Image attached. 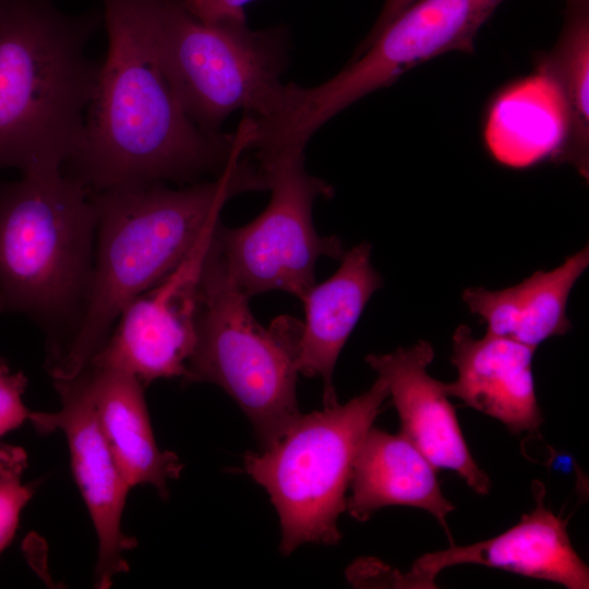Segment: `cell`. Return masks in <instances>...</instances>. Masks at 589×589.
Segmentation results:
<instances>
[{
  "label": "cell",
  "mask_w": 589,
  "mask_h": 589,
  "mask_svg": "<svg viewBox=\"0 0 589 589\" xmlns=\"http://www.w3.org/2000/svg\"><path fill=\"white\" fill-rule=\"evenodd\" d=\"M588 265L587 244L554 269L534 272L517 284L520 317L513 339L537 349L546 339L568 333L569 293Z\"/></svg>",
  "instance_id": "ffe728a7"
},
{
  "label": "cell",
  "mask_w": 589,
  "mask_h": 589,
  "mask_svg": "<svg viewBox=\"0 0 589 589\" xmlns=\"http://www.w3.org/2000/svg\"><path fill=\"white\" fill-rule=\"evenodd\" d=\"M565 2V5H574V4H580V3H589V0H563Z\"/></svg>",
  "instance_id": "484cf974"
},
{
  "label": "cell",
  "mask_w": 589,
  "mask_h": 589,
  "mask_svg": "<svg viewBox=\"0 0 589 589\" xmlns=\"http://www.w3.org/2000/svg\"><path fill=\"white\" fill-rule=\"evenodd\" d=\"M53 386L61 402L59 411H32L28 421L41 434L61 431L65 435L74 481L98 540L94 585L106 589L129 570L125 553L136 546V539L125 536L121 528L131 488L99 426L86 368L74 376L53 378Z\"/></svg>",
  "instance_id": "8fae6325"
},
{
  "label": "cell",
  "mask_w": 589,
  "mask_h": 589,
  "mask_svg": "<svg viewBox=\"0 0 589 589\" xmlns=\"http://www.w3.org/2000/svg\"><path fill=\"white\" fill-rule=\"evenodd\" d=\"M436 469L401 433L371 426L358 449L346 510L359 521L386 506H410L429 512L453 539L447 516L455 506L442 493Z\"/></svg>",
  "instance_id": "2e32d148"
},
{
  "label": "cell",
  "mask_w": 589,
  "mask_h": 589,
  "mask_svg": "<svg viewBox=\"0 0 589 589\" xmlns=\"http://www.w3.org/2000/svg\"><path fill=\"white\" fill-rule=\"evenodd\" d=\"M504 0H416L328 81L285 84L274 127L286 142L306 145L334 116L407 71L450 51L472 52L478 32Z\"/></svg>",
  "instance_id": "ba28073f"
},
{
  "label": "cell",
  "mask_w": 589,
  "mask_h": 589,
  "mask_svg": "<svg viewBox=\"0 0 589 589\" xmlns=\"http://www.w3.org/2000/svg\"><path fill=\"white\" fill-rule=\"evenodd\" d=\"M27 456L17 446L0 447V554L11 543L20 515L33 497L37 481L23 483Z\"/></svg>",
  "instance_id": "44dd1931"
},
{
  "label": "cell",
  "mask_w": 589,
  "mask_h": 589,
  "mask_svg": "<svg viewBox=\"0 0 589 589\" xmlns=\"http://www.w3.org/2000/svg\"><path fill=\"white\" fill-rule=\"evenodd\" d=\"M139 7L157 62L201 130L219 134L232 112L255 118L273 106L288 60L285 28L252 31L245 20L206 23L182 0H139Z\"/></svg>",
  "instance_id": "8992f818"
},
{
  "label": "cell",
  "mask_w": 589,
  "mask_h": 589,
  "mask_svg": "<svg viewBox=\"0 0 589 589\" xmlns=\"http://www.w3.org/2000/svg\"><path fill=\"white\" fill-rule=\"evenodd\" d=\"M388 396V385L378 376L344 405L301 414L264 453L244 456L245 471L265 488L278 513L284 555L303 543L340 541L337 520L346 510L354 459Z\"/></svg>",
  "instance_id": "52a82bcc"
},
{
  "label": "cell",
  "mask_w": 589,
  "mask_h": 589,
  "mask_svg": "<svg viewBox=\"0 0 589 589\" xmlns=\"http://www.w3.org/2000/svg\"><path fill=\"white\" fill-rule=\"evenodd\" d=\"M253 0H182L184 8L206 23L245 20L244 8Z\"/></svg>",
  "instance_id": "cb8c5ba5"
},
{
  "label": "cell",
  "mask_w": 589,
  "mask_h": 589,
  "mask_svg": "<svg viewBox=\"0 0 589 589\" xmlns=\"http://www.w3.org/2000/svg\"><path fill=\"white\" fill-rule=\"evenodd\" d=\"M4 311V308H3V303H2V300L0 298V312Z\"/></svg>",
  "instance_id": "4316f807"
},
{
  "label": "cell",
  "mask_w": 589,
  "mask_h": 589,
  "mask_svg": "<svg viewBox=\"0 0 589 589\" xmlns=\"http://www.w3.org/2000/svg\"><path fill=\"white\" fill-rule=\"evenodd\" d=\"M27 378L22 372H12L0 358V437L29 420L31 410L23 402Z\"/></svg>",
  "instance_id": "603a6c76"
},
{
  "label": "cell",
  "mask_w": 589,
  "mask_h": 589,
  "mask_svg": "<svg viewBox=\"0 0 589 589\" xmlns=\"http://www.w3.org/2000/svg\"><path fill=\"white\" fill-rule=\"evenodd\" d=\"M416 0H384L382 10L366 37L356 49L353 57L361 53L365 47L381 33V31L393 21L401 11Z\"/></svg>",
  "instance_id": "d4e9b609"
},
{
  "label": "cell",
  "mask_w": 589,
  "mask_h": 589,
  "mask_svg": "<svg viewBox=\"0 0 589 589\" xmlns=\"http://www.w3.org/2000/svg\"><path fill=\"white\" fill-rule=\"evenodd\" d=\"M249 300L230 277L213 232L199 284L195 344L183 382L223 388L267 449L301 417L296 398L301 323L284 316L265 328L254 318Z\"/></svg>",
  "instance_id": "5b68a950"
},
{
  "label": "cell",
  "mask_w": 589,
  "mask_h": 589,
  "mask_svg": "<svg viewBox=\"0 0 589 589\" xmlns=\"http://www.w3.org/2000/svg\"><path fill=\"white\" fill-rule=\"evenodd\" d=\"M434 359L431 342L419 340L408 348L368 354L366 363L383 377L398 411L400 432L438 470L455 471L478 494L492 488L488 474L468 449L455 407L443 383L428 373Z\"/></svg>",
  "instance_id": "4fadbf2b"
},
{
  "label": "cell",
  "mask_w": 589,
  "mask_h": 589,
  "mask_svg": "<svg viewBox=\"0 0 589 589\" xmlns=\"http://www.w3.org/2000/svg\"><path fill=\"white\" fill-rule=\"evenodd\" d=\"M567 135V117L554 84L534 73L495 97L485 124V143L500 164L526 168L558 163Z\"/></svg>",
  "instance_id": "ac0fdd59"
},
{
  "label": "cell",
  "mask_w": 589,
  "mask_h": 589,
  "mask_svg": "<svg viewBox=\"0 0 589 589\" xmlns=\"http://www.w3.org/2000/svg\"><path fill=\"white\" fill-rule=\"evenodd\" d=\"M536 72L556 87L567 117L558 163L588 179L589 171V3L566 5L555 45L536 59Z\"/></svg>",
  "instance_id": "d6986e66"
},
{
  "label": "cell",
  "mask_w": 589,
  "mask_h": 589,
  "mask_svg": "<svg viewBox=\"0 0 589 589\" xmlns=\"http://www.w3.org/2000/svg\"><path fill=\"white\" fill-rule=\"evenodd\" d=\"M96 220L91 192L62 168L29 170L0 182L4 311L50 328L74 320L73 333L92 276Z\"/></svg>",
  "instance_id": "277c9868"
},
{
  "label": "cell",
  "mask_w": 589,
  "mask_h": 589,
  "mask_svg": "<svg viewBox=\"0 0 589 589\" xmlns=\"http://www.w3.org/2000/svg\"><path fill=\"white\" fill-rule=\"evenodd\" d=\"M257 160L272 192L268 205L242 227L219 221L214 238L230 277L249 298L281 290L302 300L315 285L317 260H340L345 253L338 237H321L313 225L314 202L332 197L334 190L306 171L304 151Z\"/></svg>",
  "instance_id": "9c48e42d"
},
{
  "label": "cell",
  "mask_w": 589,
  "mask_h": 589,
  "mask_svg": "<svg viewBox=\"0 0 589 589\" xmlns=\"http://www.w3.org/2000/svg\"><path fill=\"white\" fill-rule=\"evenodd\" d=\"M101 1L107 55L67 175L89 192L220 175L247 152L243 130H201L148 45L139 0Z\"/></svg>",
  "instance_id": "6da1fadb"
},
{
  "label": "cell",
  "mask_w": 589,
  "mask_h": 589,
  "mask_svg": "<svg viewBox=\"0 0 589 589\" xmlns=\"http://www.w3.org/2000/svg\"><path fill=\"white\" fill-rule=\"evenodd\" d=\"M215 227L171 273L129 302L88 364L130 373L144 385L183 377L195 344L200 277Z\"/></svg>",
  "instance_id": "30bf717a"
},
{
  "label": "cell",
  "mask_w": 589,
  "mask_h": 589,
  "mask_svg": "<svg viewBox=\"0 0 589 589\" xmlns=\"http://www.w3.org/2000/svg\"><path fill=\"white\" fill-rule=\"evenodd\" d=\"M371 250L369 242H361L346 251L338 269L301 300L305 320L297 347V369L305 376L322 377L325 407L337 404L333 372L339 353L370 298L383 286L382 276L371 264Z\"/></svg>",
  "instance_id": "9a60e30c"
},
{
  "label": "cell",
  "mask_w": 589,
  "mask_h": 589,
  "mask_svg": "<svg viewBox=\"0 0 589 589\" xmlns=\"http://www.w3.org/2000/svg\"><path fill=\"white\" fill-rule=\"evenodd\" d=\"M266 180L259 165L242 156L215 180L181 189L155 183L91 192L97 219L92 276L70 339L46 364L52 380L82 371L129 302L192 252L230 199L267 190Z\"/></svg>",
  "instance_id": "7a4b0ae2"
},
{
  "label": "cell",
  "mask_w": 589,
  "mask_h": 589,
  "mask_svg": "<svg viewBox=\"0 0 589 589\" xmlns=\"http://www.w3.org/2000/svg\"><path fill=\"white\" fill-rule=\"evenodd\" d=\"M103 13L0 0V169L63 168L84 131L100 63L86 47Z\"/></svg>",
  "instance_id": "3957f363"
},
{
  "label": "cell",
  "mask_w": 589,
  "mask_h": 589,
  "mask_svg": "<svg viewBox=\"0 0 589 589\" xmlns=\"http://www.w3.org/2000/svg\"><path fill=\"white\" fill-rule=\"evenodd\" d=\"M532 492L533 509L508 530L473 544L450 543L446 550L426 553L413 562L407 574H393V585L435 588V578L444 568L478 564L556 582L567 589H588L589 568L572 545L568 519L546 507L541 482H532Z\"/></svg>",
  "instance_id": "7c38bea8"
},
{
  "label": "cell",
  "mask_w": 589,
  "mask_h": 589,
  "mask_svg": "<svg viewBox=\"0 0 589 589\" xmlns=\"http://www.w3.org/2000/svg\"><path fill=\"white\" fill-rule=\"evenodd\" d=\"M536 348L507 337L476 338L467 325L453 335L457 378L443 383L448 397L501 421L513 434L538 433L543 416L538 405L532 360Z\"/></svg>",
  "instance_id": "5bb4252c"
},
{
  "label": "cell",
  "mask_w": 589,
  "mask_h": 589,
  "mask_svg": "<svg viewBox=\"0 0 589 589\" xmlns=\"http://www.w3.org/2000/svg\"><path fill=\"white\" fill-rule=\"evenodd\" d=\"M101 432L130 488L153 485L167 498V482L179 478L183 464L155 441L144 396L134 375L92 364L85 366Z\"/></svg>",
  "instance_id": "e0dca14e"
},
{
  "label": "cell",
  "mask_w": 589,
  "mask_h": 589,
  "mask_svg": "<svg viewBox=\"0 0 589 589\" xmlns=\"http://www.w3.org/2000/svg\"><path fill=\"white\" fill-rule=\"evenodd\" d=\"M462 300L486 324V335L514 338L520 317L517 285L501 290L470 287Z\"/></svg>",
  "instance_id": "7402d4cb"
}]
</instances>
